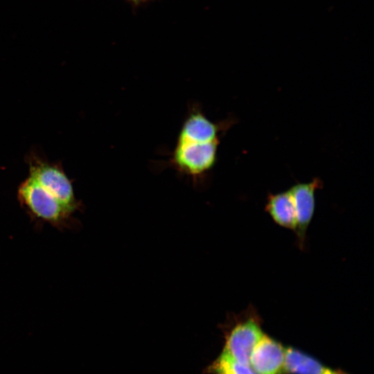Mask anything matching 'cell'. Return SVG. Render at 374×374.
I'll use <instances>...</instances> for the list:
<instances>
[{
	"label": "cell",
	"instance_id": "1",
	"mask_svg": "<svg viewBox=\"0 0 374 374\" xmlns=\"http://www.w3.org/2000/svg\"><path fill=\"white\" fill-rule=\"evenodd\" d=\"M219 131L199 107L192 106L178 133L170 165L195 181L201 179L216 161Z\"/></svg>",
	"mask_w": 374,
	"mask_h": 374
},
{
	"label": "cell",
	"instance_id": "2",
	"mask_svg": "<svg viewBox=\"0 0 374 374\" xmlns=\"http://www.w3.org/2000/svg\"><path fill=\"white\" fill-rule=\"evenodd\" d=\"M17 200L33 222L47 223L59 230L73 227V212L28 176L19 186Z\"/></svg>",
	"mask_w": 374,
	"mask_h": 374
},
{
	"label": "cell",
	"instance_id": "3",
	"mask_svg": "<svg viewBox=\"0 0 374 374\" xmlns=\"http://www.w3.org/2000/svg\"><path fill=\"white\" fill-rule=\"evenodd\" d=\"M29 175L62 204L75 213L80 211L81 202L76 199L71 181L60 162H51L37 151L26 156Z\"/></svg>",
	"mask_w": 374,
	"mask_h": 374
},
{
	"label": "cell",
	"instance_id": "4",
	"mask_svg": "<svg viewBox=\"0 0 374 374\" xmlns=\"http://www.w3.org/2000/svg\"><path fill=\"white\" fill-rule=\"evenodd\" d=\"M262 319L253 305L229 317L225 332L224 353L238 362L249 365L251 353L264 335Z\"/></svg>",
	"mask_w": 374,
	"mask_h": 374
},
{
	"label": "cell",
	"instance_id": "5",
	"mask_svg": "<svg viewBox=\"0 0 374 374\" xmlns=\"http://www.w3.org/2000/svg\"><path fill=\"white\" fill-rule=\"evenodd\" d=\"M321 183L319 179L316 178L310 183L297 184L289 190L296 211V224L294 232L297 245L302 250L305 247L307 230L314 212V193Z\"/></svg>",
	"mask_w": 374,
	"mask_h": 374
},
{
	"label": "cell",
	"instance_id": "6",
	"mask_svg": "<svg viewBox=\"0 0 374 374\" xmlns=\"http://www.w3.org/2000/svg\"><path fill=\"white\" fill-rule=\"evenodd\" d=\"M285 357L286 348L264 334L251 353L249 366L256 374H283Z\"/></svg>",
	"mask_w": 374,
	"mask_h": 374
},
{
	"label": "cell",
	"instance_id": "7",
	"mask_svg": "<svg viewBox=\"0 0 374 374\" xmlns=\"http://www.w3.org/2000/svg\"><path fill=\"white\" fill-rule=\"evenodd\" d=\"M265 210L277 224L285 229L295 230L296 211L290 190L269 195Z\"/></svg>",
	"mask_w": 374,
	"mask_h": 374
},
{
	"label": "cell",
	"instance_id": "8",
	"mask_svg": "<svg viewBox=\"0 0 374 374\" xmlns=\"http://www.w3.org/2000/svg\"><path fill=\"white\" fill-rule=\"evenodd\" d=\"M285 371L291 374H348L326 366L314 357L292 347L286 348Z\"/></svg>",
	"mask_w": 374,
	"mask_h": 374
},
{
	"label": "cell",
	"instance_id": "9",
	"mask_svg": "<svg viewBox=\"0 0 374 374\" xmlns=\"http://www.w3.org/2000/svg\"><path fill=\"white\" fill-rule=\"evenodd\" d=\"M213 374H256L249 365L242 364L222 352L210 366Z\"/></svg>",
	"mask_w": 374,
	"mask_h": 374
},
{
	"label": "cell",
	"instance_id": "10",
	"mask_svg": "<svg viewBox=\"0 0 374 374\" xmlns=\"http://www.w3.org/2000/svg\"><path fill=\"white\" fill-rule=\"evenodd\" d=\"M128 1L135 4H140V3L147 2L149 0H128Z\"/></svg>",
	"mask_w": 374,
	"mask_h": 374
}]
</instances>
